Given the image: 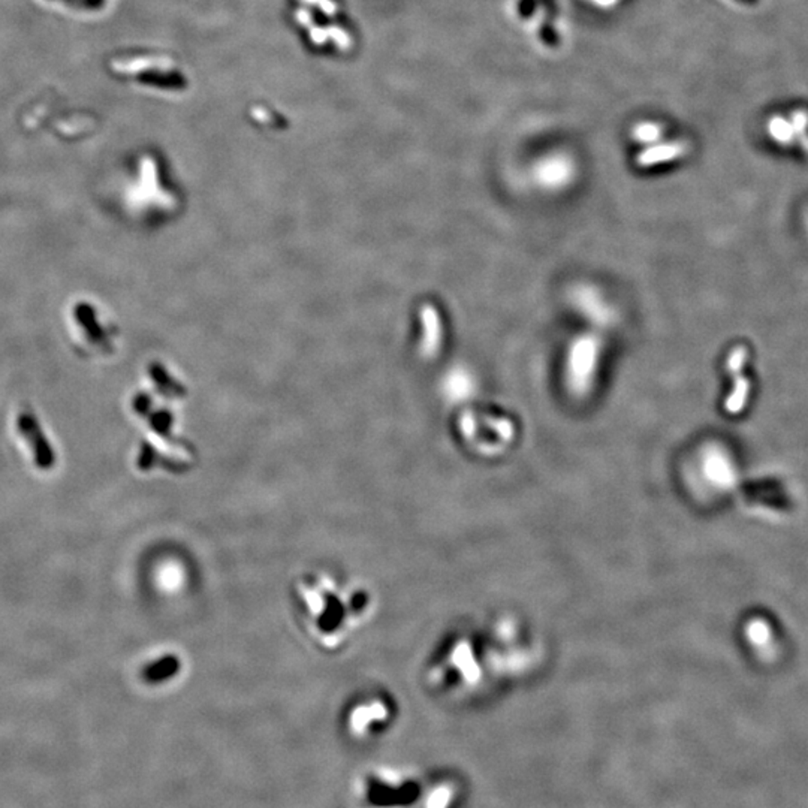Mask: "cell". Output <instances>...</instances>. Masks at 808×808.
Instances as JSON below:
<instances>
[{
    "mask_svg": "<svg viewBox=\"0 0 808 808\" xmlns=\"http://www.w3.org/2000/svg\"><path fill=\"white\" fill-rule=\"evenodd\" d=\"M749 491L752 494L781 491V482L777 480L761 481V482H756V484H750Z\"/></svg>",
    "mask_w": 808,
    "mask_h": 808,
    "instance_id": "obj_10",
    "label": "cell"
},
{
    "mask_svg": "<svg viewBox=\"0 0 808 808\" xmlns=\"http://www.w3.org/2000/svg\"><path fill=\"white\" fill-rule=\"evenodd\" d=\"M753 500L767 505V506L774 507V509H789L790 500L786 498L781 491H772V493H762L761 496L753 494Z\"/></svg>",
    "mask_w": 808,
    "mask_h": 808,
    "instance_id": "obj_9",
    "label": "cell"
},
{
    "mask_svg": "<svg viewBox=\"0 0 808 808\" xmlns=\"http://www.w3.org/2000/svg\"><path fill=\"white\" fill-rule=\"evenodd\" d=\"M636 137L642 140V141H653L656 138L660 137V131L658 128H654V126H641L636 131Z\"/></svg>",
    "mask_w": 808,
    "mask_h": 808,
    "instance_id": "obj_12",
    "label": "cell"
},
{
    "mask_svg": "<svg viewBox=\"0 0 808 808\" xmlns=\"http://www.w3.org/2000/svg\"><path fill=\"white\" fill-rule=\"evenodd\" d=\"M744 362V347H736V351L732 352L731 355H729V360H727V369H729L732 375H736V387H734L731 397L727 398V409L731 412V413H738V412L743 409V406H744L747 395H749V382L744 379V376H743V378L738 376V371L743 370Z\"/></svg>",
    "mask_w": 808,
    "mask_h": 808,
    "instance_id": "obj_4",
    "label": "cell"
},
{
    "mask_svg": "<svg viewBox=\"0 0 808 808\" xmlns=\"http://www.w3.org/2000/svg\"><path fill=\"white\" fill-rule=\"evenodd\" d=\"M771 131L774 135H777L778 140L781 141H785V140H789L792 137V128H790V124L786 123L783 119H776L771 123Z\"/></svg>",
    "mask_w": 808,
    "mask_h": 808,
    "instance_id": "obj_11",
    "label": "cell"
},
{
    "mask_svg": "<svg viewBox=\"0 0 808 808\" xmlns=\"http://www.w3.org/2000/svg\"><path fill=\"white\" fill-rule=\"evenodd\" d=\"M600 355V340L594 334H584L572 343L567 356V387L572 394L583 397L593 387Z\"/></svg>",
    "mask_w": 808,
    "mask_h": 808,
    "instance_id": "obj_2",
    "label": "cell"
},
{
    "mask_svg": "<svg viewBox=\"0 0 808 808\" xmlns=\"http://www.w3.org/2000/svg\"><path fill=\"white\" fill-rule=\"evenodd\" d=\"M425 349L431 353L436 351L440 342V324H438V315L431 307H425Z\"/></svg>",
    "mask_w": 808,
    "mask_h": 808,
    "instance_id": "obj_7",
    "label": "cell"
},
{
    "mask_svg": "<svg viewBox=\"0 0 808 808\" xmlns=\"http://www.w3.org/2000/svg\"><path fill=\"white\" fill-rule=\"evenodd\" d=\"M574 302L581 313L596 322V325H609L612 320L611 309L603 302L602 297L589 286L576 289L574 293Z\"/></svg>",
    "mask_w": 808,
    "mask_h": 808,
    "instance_id": "obj_3",
    "label": "cell"
},
{
    "mask_svg": "<svg viewBox=\"0 0 808 808\" xmlns=\"http://www.w3.org/2000/svg\"><path fill=\"white\" fill-rule=\"evenodd\" d=\"M298 608L309 635L327 649L349 640L371 609L369 590L311 572L295 585Z\"/></svg>",
    "mask_w": 808,
    "mask_h": 808,
    "instance_id": "obj_1",
    "label": "cell"
},
{
    "mask_svg": "<svg viewBox=\"0 0 808 808\" xmlns=\"http://www.w3.org/2000/svg\"><path fill=\"white\" fill-rule=\"evenodd\" d=\"M685 144L683 142H672V144H665V146H654L651 149L642 151L638 156V165L640 166H653V165L663 164L668 160L676 159L683 153H685Z\"/></svg>",
    "mask_w": 808,
    "mask_h": 808,
    "instance_id": "obj_6",
    "label": "cell"
},
{
    "mask_svg": "<svg viewBox=\"0 0 808 808\" xmlns=\"http://www.w3.org/2000/svg\"><path fill=\"white\" fill-rule=\"evenodd\" d=\"M572 174L574 171L566 160H547L536 171V180L542 188L557 191L571 183Z\"/></svg>",
    "mask_w": 808,
    "mask_h": 808,
    "instance_id": "obj_5",
    "label": "cell"
},
{
    "mask_svg": "<svg viewBox=\"0 0 808 808\" xmlns=\"http://www.w3.org/2000/svg\"><path fill=\"white\" fill-rule=\"evenodd\" d=\"M736 2H738V4H741V5L756 6L758 5L759 2H761V0H736Z\"/></svg>",
    "mask_w": 808,
    "mask_h": 808,
    "instance_id": "obj_13",
    "label": "cell"
},
{
    "mask_svg": "<svg viewBox=\"0 0 808 808\" xmlns=\"http://www.w3.org/2000/svg\"><path fill=\"white\" fill-rule=\"evenodd\" d=\"M178 669V660L175 658H162L159 662L151 663L147 678L150 681H160L173 676Z\"/></svg>",
    "mask_w": 808,
    "mask_h": 808,
    "instance_id": "obj_8",
    "label": "cell"
}]
</instances>
